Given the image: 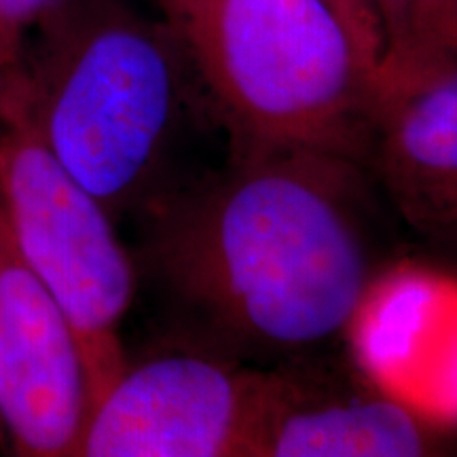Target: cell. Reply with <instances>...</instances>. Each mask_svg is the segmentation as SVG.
Returning a JSON list of instances; mask_svg holds the SVG:
<instances>
[{
  "label": "cell",
  "instance_id": "obj_10",
  "mask_svg": "<svg viewBox=\"0 0 457 457\" xmlns=\"http://www.w3.org/2000/svg\"><path fill=\"white\" fill-rule=\"evenodd\" d=\"M62 3L64 0H0V72L20 66L30 32Z\"/></svg>",
  "mask_w": 457,
  "mask_h": 457
},
{
  "label": "cell",
  "instance_id": "obj_4",
  "mask_svg": "<svg viewBox=\"0 0 457 457\" xmlns=\"http://www.w3.org/2000/svg\"><path fill=\"white\" fill-rule=\"evenodd\" d=\"M0 205L24 261L71 324L91 411L128 367L121 324L136 293V271L112 216L34 128L0 77Z\"/></svg>",
  "mask_w": 457,
  "mask_h": 457
},
{
  "label": "cell",
  "instance_id": "obj_9",
  "mask_svg": "<svg viewBox=\"0 0 457 457\" xmlns=\"http://www.w3.org/2000/svg\"><path fill=\"white\" fill-rule=\"evenodd\" d=\"M409 54L457 60V0H407L404 43L384 64Z\"/></svg>",
  "mask_w": 457,
  "mask_h": 457
},
{
  "label": "cell",
  "instance_id": "obj_11",
  "mask_svg": "<svg viewBox=\"0 0 457 457\" xmlns=\"http://www.w3.org/2000/svg\"><path fill=\"white\" fill-rule=\"evenodd\" d=\"M330 4L345 21L367 64L373 68L375 74H379L386 55V37L373 3L370 0H330Z\"/></svg>",
  "mask_w": 457,
  "mask_h": 457
},
{
  "label": "cell",
  "instance_id": "obj_7",
  "mask_svg": "<svg viewBox=\"0 0 457 457\" xmlns=\"http://www.w3.org/2000/svg\"><path fill=\"white\" fill-rule=\"evenodd\" d=\"M364 165L417 236L457 253V60L381 66Z\"/></svg>",
  "mask_w": 457,
  "mask_h": 457
},
{
  "label": "cell",
  "instance_id": "obj_6",
  "mask_svg": "<svg viewBox=\"0 0 457 457\" xmlns=\"http://www.w3.org/2000/svg\"><path fill=\"white\" fill-rule=\"evenodd\" d=\"M89 415L71 324L21 256L0 205V420L17 455L74 457Z\"/></svg>",
  "mask_w": 457,
  "mask_h": 457
},
{
  "label": "cell",
  "instance_id": "obj_12",
  "mask_svg": "<svg viewBox=\"0 0 457 457\" xmlns=\"http://www.w3.org/2000/svg\"><path fill=\"white\" fill-rule=\"evenodd\" d=\"M379 15L386 37V55L392 57L404 43V26H407V0H370ZM381 62V64H384Z\"/></svg>",
  "mask_w": 457,
  "mask_h": 457
},
{
  "label": "cell",
  "instance_id": "obj_8",
  "mask_svg": "<svg viewBox=\"0 0 457 457\" xmlns=\"http://www.w3.org/2000/svg\"><path fill=\"white\" fill-rule=\"evenodd\" d=\"M434 447L436 432L396 394L271 373L253 457H417Z\"/></svg>",
  "mask_w": 457,
  "mask_h": 457
},
{
  "label": "cell",
  "instance_id": "obj_5",
  "mask_svg": "<svg viewBox=\"0 0 457 457\" xmlns=\"http://www.w3.org/2000/svg\"><path fill=\"white\" fill-rule=\"evenodd\" d=\"M271 373L197 352L128 364L74 457H253Z\"/></svg>",
  "mask_w": 457,
  "mask_h": 457
},
{
  "label": "cell",
  "instance_id": "obj_2",
  "mask_svg": "<svg viewBox=\"0 0 457 457\" xmlns=\"http://www.w3.org/2000/svg\"><path fill=\"white\" fill-rule=\"evenodd\" d=\"M57 162L117 216L146 212L197 87L165 21L123 0H64L0 72Z\"/></svg>",
  "mask_w": 457,
  "mask_h": 457
},
{
  "label": "cell",
  "instance_id": "obj_1",
  "mask_svg": "<svg viewBox=\"0 0 457 457\" xmlns=\"http://www.w3.org/2000/svg\"><path fill=\"white\" fill-rule=\"evenodd\" d=\"M367 174L305 148L231 151L220 174L146 210L151 265L244 350L324 345L350 330L377 279Z\"/></svg>",
  "mask_w": 457,
  "mask_h": 457
},
{
  "label": "cell",
  "instance_id": "obj_3",
  "mask_svg": "<svg viewBox=\"0 0 457 457\" xmlns=\"http://www.w3.org/2000/svg\"><path fill=\"white\" fill-rule=\"evenodd\" d=\"M157 3L231 151L305 148L367 163L377 74L330 0Z\"/></svg>",
  "mask_w": 457,
  "mask_h": 457
}]
</instances>
